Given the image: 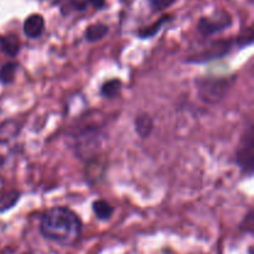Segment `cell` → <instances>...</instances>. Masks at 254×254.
<instances>
[{"mask_svg": "<svg viewBox=\"0 0 254 254\" xmlns=\"http://www.w3.org/2000/svg\"><path fill=\"white\" fill-rule=\"evenodd\" d=\"M20 124L14 119L4 122L0 124V144H5L11 139L16 138L20 133Z\"/></svg>", "mask_w": 254, "mask_h": 254, "instance_id": "7c38bea8", "label": "cell"}, {"mask_svg": "<svg viewBox=\"0 0 254 254\" xmlns=\"http://www.w3.org/2000/svg\"><path fill=\"white\" fill-rule=\"evenodd\" d=\"M0 49L9 57H16L20 52V41L17 36L10 34L6 36H1L0 40Z\"/></svg>", "mask_w": 254, "mask_h": 254, "instance_id": "9a60e30c", "label": "cell"}, {"mask_svg": "<svg viewBox=\"0 0 254 254\" xmlns=\"http://www.w3.org/2000/svg\"><path fill=\"white\" fill-rule=\"evenodd\" d=\"M173 20H174V15H170V14L163 15V16L159 17V19L156 20L155 22H153L151 25H149V26H145V27H141L140 30H138V31H136V36L141 40L151 39V37H154L155 35L159 34V31L163 29L164 25L173 21Z\"/></svg>", "mask_w": 254, "mask_h": 254, "instance_id": "9c48e42d", "label": "cell"}, {"mask_svg": "<svg viewBox=\"0 0 254 254\" xmlns=\"http://www.w3.org/2000/svg\"><path fill=\"white\" fill-rule=\"evenodd\" d=\"M109 34V26L104 22H96L89 26H87L86 31H84V40L89 44H94V42L102 41L107 35Z\"/></svg>", "mask_w": 254, "mask_h": 254, "instance_id": "8fae6325", "label": "cell"}, {"mask_svg": "<svg viewBox=\"0 0 254 254\" xmlns=\"http://www.w3.org/2000/svg\"><path fill=\"white\" fill-rule=\"evenodd\" d=\"M24 35L30 40H36L42 36L45 31V17L41 14H31L24 20L22 24Z\"/></svg>", "mask_w": 254, "mask_h": 254, "instance_id": "ba28073f", "label": "cell"}, {"mask_svg": "<svg viewBox=\"0 0 254 254\" xmlns=\"http://www.w3.org/2000/svg\"><path fill=\"white\" fill-rule=\"evenodd\" d=\"M236 45L241 49L243 47L251 46L253 44V29L252 27H248L247 30H245L243 32H241V35H238L235 40Z\"/></svg>", "mask_w": 254, "mask_h": 254, "instance_id": "d6986e66", "label": "cell"}, {"mask_svg": "<svg viewBox=\"0 0 254 254\" xmlns=\"http://www.w3.org/2000/svg\"><path fill=\"white\" fill-rule=\"evenodd\" d=\"M4 164H5V158L2 155H0V169L4 166Z\"/></svg>", "mask_w": 254, "mask_h": 254, "instance_id": "44dd1931", "label": "cell"}, {"mask_svg": "<svg viewBox=\"0 0 254 254\" xmlns=\"http://www.w3.org/2000/svg\"><path fill=\"white\" fill-rule=\"evenodd\" d=\"M92 7L96 11H102L107 7L106 0H62L60 11L64 16L71 12H84Z\"/></svg>", "mask_w": 254, "mask_h": 254, "instance_id": "52a82bcc", "label": "cell"}, {"mask_svg": "<svg viewBox=\"0 0 254 254\" xmlns=\"http://www.w3.org/2000/svg\"><path fill=\"white\" fill-rule=\"evenodd\" d=\"M20 197H21V192L17 190H10L5 192L0 197V213H4L6 211L11 210L19 202Z\"/></svg>", "mask_w": 254, "mask_h": 254, "instance_id": "2e32d148", "label": "cell"}, {"mask_svg": "<svg viewBox=\"0 0 254 254\" xmlns=\"http://www.w3.org/2000/svg\"><path fill=\"white\" fill-rule=\"evenodd\" d=\"M233 45H236L235 40H212L200 47V50L195 54L190 55L185 62L188 64H205V62L213 61V60L222 59L227 56L232 50Z\"/></svg>", "mask_w": 254, "mask_h": 254, "instance_id": "277c9868", "label": "cell"}, {"mask_svg": "<svg viewBox=\"0 0 254 254\" xmlns=\"http://www.w3.org/2000/svg\"><path fill=\"white\" fill-rule=\"evenodd\" d=\"M103 141V134L97 127H87L86 129L74 134V154L81 160L93 161L101 149Z\"/></svg>", "mask_w": 254, "mask_h": 254, "instance_id": "3957f363", "label": "cell"}, {"mask_svg": "<svg viewBox=\"0 0 254 254\" xmlns=\"http://www.w3.org/2000/svg\"><path fill=\"white\" fill-rule=\"evenodd\" d=\"M233 19L226 10H217L210 16H201L197 21V32L203 39H210L215 35L232 27Z\"/></svg>", "mask_w": 254, "mask_h": 254, "instance_id": "5b68a950", "label": "cell"}, {"mask_svg": "<svg viewBox=\"0 0 254 254\" xmlns=\"http://www.w3.org/2000/svg\"><path fill=\"white\" fill-rule=\"evenodd\" d=\"M178 0H146L149 9L153 14H159L173 6Z\"/></svg>", "mask_w": 254, "mask_h": 254, "instance_id": "ac0fdd59", "label": "cell"}, {"mask_svg": "<svg viewBox=\"0 0 254 254\" xmlns=\"http://www.w3.org/2000/svg\"><path fill=\"white\" fill-rule=\"evenodd\" d=\"M240 227H241V230L245 231V232L253 233L254 215H253V211L252 210L248 211V213L245 216V218H243V220H242V222H241Z\"/></svg>", "mask_w": 254, "mask_h": 254, "instance_id": "ffe728a7", "label": "cell"}, {"mask_svg": "<svg viewBox=\"0 0 254 254\" xmlns=\"http://www.w3.org/2000/svg\"><path fill=\"white\" fill-rule=\"evenodd\" d=\"M19 64L16 62H6L0 67V83L10 84L14 82Z\"/></svg>", "mask_w": 254, "mask_h": 254, "instance_id": "e0dca14e", "label": "cell"}, {"mask_svg": "<svg viewBox=\"0 0 254 254\" xmlns=\"http://www.w3.org/2000/svg\"><path fill=\"white\" fill-rule=\"evenodd\" d=\"M134 128L141 139H146L154 130V119L150 114L140 113L134 119Z\"/></svg>", "mask_w": 254, "mask_h": 254, "instance_id": "30bf717a", "label": "cell"}, {"mask_svg": "<svg viewBox=\"0 0 254 254\" xmlns=\"http://www.w3.org/2000/svg\"><path fill=\"white\" fill-rule=\"evenodd\" d=\"M122 88H123V82L118 78H113L104 82L101 86L99 92H101V96L103 97V98L113 99L121 94Z\"/></svg>", "mask_w": 254, "mask_h": 254, "instance_id": "5bb4252c", "label": "cell"}, {"mask_svg": "<svg viewBox=\"0 0 254 254\" xmlns=\"http://www.w3.org/2000/svg\"><path fill=\"white\" fill-rule=\"evenodd\" d=\"M119 2H121V4H127V2L129 1V0H118Z\"/></svg>", "mask_w": 254, "mask_h": 254, "instance_id": "7402d4cb", "label": "cell"}, {"mask_svg": "<svg viewBox=\"0 0 254 254\" xmlns=\"http://www.w3.org/2000/svg\"><path fill=\"white\" fill-rule=\"evenodd\" d=\"M92 211L97 220L108 221L111 220L114 213V207L106 200H97L92 203Z\"/></svg>", "mask_w": 254, "mask_h": 254, "instance_id": "4fadbf2b", "label": "cell"}, {"mask_svg": "<svg viewBox=\"0 0 254 254\" xmlns=\"http://www.w3.org/2000/svg\"><path fill=\"white\" fill-rule=\"evenodd\" d=\"M236 77H200L195 81L197 96L203 103L217 104L225 98Z\"/></svg>", "mask_w": 254, "mask_h": 254, "instance_id": "7a4b0ae2", "label": "cell"}, {"mask_svg": "<svg viewBox=\"0 0 254 254\" xmlns=\"http://www.w3.org/2000/svg\"><path fill=\"white\" fill-rule=\"evenodd\" d=\"M235 163L241 173L247 178L253 175L254 169V128L250 126L241 138L237 151L235 154Z\"/></svg>", "mask_w": 254, "mask_h": 254, "instance_id": "8992f818", "label": "cell"}, {"mask_svg": "<svg viewBox=\"0 0 254 254\" xmlns=\"http://www.w3.org/2000/svg\"><path fill=\"white\" fill-rule=\"evenodd\" d=\"M82 227L81 218L74 211L64 206H55L41 216L39 230L45 240L68 247L79 240Z\"/></svg>", "mask_w": 254, "mask_h": 254, "instance_id": "6da1fadb", "label": "cell"}]
</instances>
